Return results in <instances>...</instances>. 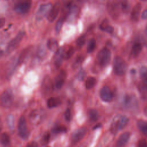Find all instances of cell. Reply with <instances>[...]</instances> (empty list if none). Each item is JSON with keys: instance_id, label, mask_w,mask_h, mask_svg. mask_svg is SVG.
Listing matches in <instances>:
<instances>
[{"instance_id": "30bf717a", "label": "cell", "mask_w": 147, "mask_h": 147, "mask_svg": "<svg viewBox=\"0 0 147 147\" xmlns=\"http://www.w3.org/2000/svg\"><path fill=\"white\" fill-rule=\"evenodd\" d=\"M87 133V128L85 127H80L74 131L71 136V141L73 144H77L81 141Z\"/></svg>"}, {"instance_id": "4316f807", "label": "cell", "mask_w": 147, "mask_h": 147, "mask_svg": "<svg viewBox=\"0 0 147 147\" xmlns=\"http://www.w3.org/2000/svg\"><path fill=\"white\" fill-rule=\"evenodd\" d=\"M88 115L89 119L91 121L95 122L98 120L99 118V113L98 111L95 109H90L88 112Z\"/></svg>"}, {"instance_id": "f35d334b", "label": "cell", "mask_w": 147, "mask_h": 147, "mask_svg": "<svg viewBox=\"0 0 147 147\" xmlns=\"http://www.w3.org/2000/svg\"><path fill=\"white\" fill-rule=\"evenodd\" d=\"M138 147H147V141L145 139L140 140L138 142Z\"/></svg>"}, {"instance_id": "f6af8a7d", "label": "cell", "mask_w": 147, "mask_h": 147, "mask_svg": "<svg viewBox=\"0 0 147 147\" xmlns=\"http://www.w3.org/2000/svg\"><path fill=\"white\" fill-rule=\"evenodd\" d=\"M100 123H99V124H98L97 125H96L95 126H94V127H93V129L94 130V129H96V128H98V127H100Z\"/></svg>"}, {"instance_id": "7402d4cb", "label": "cell", "mask_w": 147, "mask_h": 147, "mask_svg": "<svg viewBox=\"0 0 147 147\" xmlns=\"http://www.w3.org/2000/svg\"><path fill=\"white\" fill-rule=\"evenodd\" d=\"M47 47L51 51L56 52L59 48L57 41L53 38H49L47 41Z\"/></svg>"}, {"instance_id": "f907efd6", "label": "cell", "mask_w": 147, "mask_h": 147, "mask_svg": "<svg viewBox=\"0 0 147 147\" xmlns=\"http://www.w3.org/2000/svg\"><path fill=\"white\" fill-rule=\"evenodd\" d=\"M141 1H146L147 0H141Z\"/></svg>"}, {"instance_id": "8d00e7d4", "label": "cell", "mask_w": 147, "mask_h": 147, "mask_svg": "<svg viewBox=\"0 0 147 147\" xmlns=\"http://www.w3.org/2000/svg\"><path fill=\"white\" fill-rule=\"evenodd\" d=\"M86 42V37L84 35L80 36L77 40H76V44L78 47H82Z\"/></svg>"}, {"instance_id": "1f68e13d", "label": "cell", "mask_w": 147, "mask_h": 147, "mask_svg": "<svg viewBox=\"0 0 147 147\" xmlns=\"http://www.w3.org/2000/svg\"><path fill=\"white\" fill-rule=\"evenodd\" d=\"M52 131L55 134L65 133L67 131V127L63 125H57L52 128Z\"/></svg>"}, {"instance_id": "f546056e", "label": "cell", "mask_w": 147, "mask_h": 147, "mask_svg": "<svg viewBox=\"0 0 147 147\" xmlns=\"http://www.w3.org/2000/svg\"><path fill=\"white\" fill-rule=\"evenodd\" d=\"M120 6L122 11L125 13H127L130 9V5L128 0H121Z\"/></svg>"}, {"instance_id": "ee69618b", "label": "cell", "mask_w": 147, "mask_h": 147, "mask_svg": "<svg viewBox=\"0 0 147 147\" xmlns=\"http://www.w3.org/2000/svg\"><path fill=\"white\" fill-rule=\"evenodd\" d=\"M38 146V145L36 142H32V143L26 145V146H29V147H30V146Z\"/></svg>"}, {"instance_id": "d6a6232c", "label": "cell", "mask_w": 147, "mask_h": 147, "mask_svg": "<svg viewBox=\"0 0 147 147\" xmlns=\"http://www.w3.org/2000/svg\"><path fill=\"white\" fill-rule=\"evenodd\" d=\"M7 123L9 129L13 130L14 129V117L12 114L8 115L7 117Z\"/></svg>"}, {"instance_id": "c3c4849f", "label": "cell", "mask_w": 147, "mask_h": 147, "mask_svg": "<svg viewBox=\"0 0 147 147\" xmlns=\"http://www.w3.org/2000/svg\"><path fill=\"white\" fill-rule=\"evenodd\" d=\"M1 128H2V123H1V122L0 121V130H1Z\"/></svg>"}, {"instance_id": "2e32d148", "label": "cell", "mask_w": 147, "mask_h": 147, "mask_svg": "<svg viewBox=\"0 0 147 147\" xmlns=\"http://www.w3.org/2000/svg\"><path fill=\"white\" fill-rule=\"evenodd\" d=\"M60 11V6L59 4L56 3L53 5L50 10L49 14L47 16V20L49 22H52L56 18Z\"/></svg>"}, {"instance_id": "4dcf8cb0", "label": "cell", "mask_w": 147, "mask_h": 147, "mask_svg": "<svg viewBox=\"0 0 147 147\" xmlns=\"http://www.w3.org/2000/svg\"><path fill=\"white\" fill-rule=\"evenodd\" d=\"M96 47V41L94 38H91L89 40L87 47V51L88 53H91L94 51Z\"/></svg>"}, {"instance_id": "cb8c5ba5", "label": "cell", "mask_w": 147, "mask_h": 147, "mask_svg": "<svg viewBox=\"0 0 147 147\" xmlns=\"http://www.w3.org/2000/svg\"><path fill=\"white\" fill-rule=\"evenodd\" d=\"M137 127L139 130L146 136H147V122L144 120L137 121Z\"/></svg>"}, {"instance_id": "4fadbf2b", "label": "cell", "mask_w": 147, "mask_h": 147, "mask_svg": "<svg viewBox=\"0 0 147 147\" xmlns=\"http://www.w3.org/2000/svg\"><path fill=\"white\" fill-rule=\"evenodd\" d=\"M53 89V85L51 78L48 76H45L42 82V90L44 94H50Z\"/></svg>"}, {"instance_id": "9c48e42d", "label": "cell", "mask_w": 147, "mask_h": 147, "mask_svg": "<svg viewBox=\"0 0 147 147\" xmlns=\"http://www.w3.org/2000/svg\"><path fill=\"white\" fill-rule=\"evenodd\" d=\"M52 6H53L52 4L51 3H44L40 5V6L39 7L36 13V19L37 20H41L44 17L47 16L50 10H51Z\"/></svg>"}, {"instance_id": "9a60e30c", "label": "cell", "mask_w": 147, "mask_h": 147, "mask_svg": "<svg viewBox=\"0 0 147 147\" xmlns=\"http://www.w3.org/2000/svg\"><path fill=\"white\" fill-rule=\"evenodd\" d=\"M63 53H64V48H59L56 51L53 59H54V64L57 68L60 67L63 63V60L64 59Z\"/></svg>"}, {"instance_id": "603a6c76", "label": "cell", "mask_w": 147, "mask_h": 147, "mask_svg": "<svg viewBox=\"0 0 147 147\" xmlns=\"http://www.w3.org/2000/svg\"><path fill=\"white\" fill-rule=\"evenodd\" d=\"M75 52V48L72 46H69L65 49L64 48L63 57L64 60H68L70 59Z\"/></svg>"}, {"instance_id": "d590c367", "label": "cell", "mask_w": 147, "mask_h": 147, "mask_svg": "<svg viewBox=\"0 0 147 147\" xmlns=\"http://www.w3.org/2000/svg\"><path fill=\"white\" fill-rule=\"evenodd\" d=\"M64 21V18L63 17H61L57 21L56 24V26H55V29H56V32L59 33L60 32V30H61V28L63 26Z\"/></svg>"}, {"instance_id": "f1b7e54d", "label": "cell", "mask_w": 147, "mask_h": 147, "mask_svg": "<svg viewBox=\"0 0 147 147\" xmlns=\"http://www.w3.org/2000/svg\"><path fill=\"white\" fill-rule=\"evenodd\" d=\"M0 142H1V144H2L4 146L9 145L10 142V137H9V134L5 132L2 133L0 137Z\"/></svg>"}, {"instance_id": "44dd1931", "label": "cell", "mask_w": 147, "mask_h": 147, "mask_svg": "<svg viewBox=\"0 0 147 147\" xmlns=\"http://www.w3.org/2000/svg\"><path fill=\"white\" fill-rule=\"evenodd\" d=\"M61 104V100L58 98L51 97L47 100V106L49 108H54L59 106Z\"/></svg>"}, {"instance_id": "7a4b0ae2", "label": "cell", "mask_w": 147, "mask_h": 147, "mask_svg": "<svg viewBox=\"0 0 147 147\" xmlns=\"http://www.w3.org/2000/svg\"><path fill=\"white\" fill-rule=\"evenodd\" d=\"M113 71L118 76L123 75L126 71L127 65L125 61L120 56H116L113 60Z\"/></svg>"}, {"instance_id": "6da1fadb", "label": "cell", "mask_w": 147, "mask_h": 147, "mask_svg": "<svg viewBox=\"0 0 147 147\" xmlns=\"http://www.w3.org/2000/svg\"><path fill=\"white\" fill-rule=\"evenodd\" d=\"M129 118L125 115H117L113 120L110 130L113 134H117V132L123 129L127 124Z\"/></svg>"}, {"instance_id": "ac0fdd59", "label": "cell", "mask_w": 147, "mask_h": 147, "mask_svg": "<svg viewBox=\"0 0 147 147\" xmlns=\"http://www.w3.org/2000/svg\"><path fill=\"white\" fill-rule=\"evenodd\" d=\"M130 137V133L129 132H125L120 135L117 141L116 146L118 147H122L125 146L129 141Z\"/></svg>"}, {"instance_id": "d6986e66", "label": "cell", "mask_w": 147, "mask_h": 147, "mask_svg": "<svg viewBox=\"0 0 147 147\" xmlns=\"http://www.w3.org/2000/svg\"><path fill=\"white\" fill-rule=\"evenodd\" d=\"M29 118L33 124H37L42 120V115L38 110H34L31 112Z\"/></svg>"}, {"instance_id": "bcb514c9", "label": "cell", "mask_w": 147, "mask_h": 147, "mask_svg": "<svg viewBox=\"0 0 147 147\" xmlns=\"http://www.w3.org/2000/svg\"><path fill=\"white\" fill-rule=\"evenodd\" d=\"M3 51H2V49H0V57H1L2 56V55H3Z\"/></svg>"}, {"instance_id": "60d3db41", "label": "cell", "mask_w": 147, "mask_h": 147, "mask_svg": "<svg viewBox=\"0 0 147 147\" xmlns=\"http://www.w3.org/2000/svg\"><path fill=\"white\" fill-rule=\"evenodd\" d=\"M141 17L142 19H144V20L147 19V9H146L145 10H144V11L142 13Z\"/></svg>"}, {"instance_id": "277c9868", "label": "cell", "mask_w": 147, "mask_h": 147, "mask_svg": "<svg viewBox=\"0 0 147 147\" xmlns=\"http://www.w3.org/2000/svg\"><path fill=\"white\" fill-rule=\"evenodd\" d=\"M32 2V0H17L14 5V10L18 14H25L30 10Z\"/></svg>"}, {"instance_id": "681fc988", "label": "cell", "mask_w": 147, "mask_h": 147, "mask_svg": "<svg viewBox=\"0 0 147 147\" xmlns=\"http://www.w3.org/2000/svg\"><path fill=\"white\" fill-rule=\"evenodd\" d=\"M145 33H146V34H147V25H146V28H145Z\"/></svg>"}, {"instance_id": "e0dca14e", "label": "cell", "mask_w": 147, "mask_h": 147, "mask_svg": "<svg viewBox=\"0 0 147 147\" xmlns=\"http://www.w3.org/2000/svg\"><path fill=\"white\" fill-rule=\"evenodd\" d=\"M141 10V4L140 3H137L133 7L130 15V18L132 21L137 22L138 21L140 12Z\"/></svg>"}, {"instance_id": "ba28073f", "label": "cell", "mask_w": 147, "mask_h": 147, "mask_svg": "<svg viewBox=\"0 0 147 147\" xmlns=\"http://www.w3.org/2000/svg\"><path fill=\"white\" fill-rule=\"evenodd\" d=\"M24 36L25 33L24 32H20L16 36L9 42L6 48L7 52L8 53L13 52L19 45Z\"/></svg>"}, {"instance_id": "ab89813d", "label": "cell", "mask_w": 147, "mask_h": 147, "mask_svg": "<svg viewBox=\"0 0 147 147\" xmlns=\"http://www.w3.org/2000/svg\"><path fill=\"white\" fill-rule=\"evenodd\" d=\"M71 117V110L69 109H67L65 112V118L66 121H69Z\"/></svg>"}, {"instance_id": "83f0119b", "label": "cell", "mask_w": 147, "mask_h": 147, "mask_svg": "<svg viewBox=\"0 0 147 147\" xmlns=\"http://www.w3.org/2000/svg\"><path fill=\"white\" fill-rule=\"evenodd\" d=\"M96 82V79L94 77H88L85 82V87L87 89H91L94 87Z\"/></svg>"}, {"instance_id": "ffe728a7", "label": "cell", "mask_w": 147, "mask_h": 147, "mask_svg": "<svg viewBox=\"0 0 147 147\" xmlns=\"http://www.w3.org/2000/svg\"><path fill=\"white\" fill-rule=\"evenodd\" d=\"M140 75L142 80L141 85L147 88V67L142 66L140 69Z\"/></svg>"}, {"instance_id": "e575fe53", "label": "cell", "mask_w": 147, "mask_h": 147, "mask_svg": "<svg viewBox=\"0 0 147 147\" xmlns=\"http://www.w3.org/2000/svg\"><path fill=\"white\" fill-rule=\"evenodd\" d=\"M29 52V50H27V49H24L20 54L18 60H17V63H18V64L20 65V64H22L23 63V61H24L26 56H27L28 55V53Z\"/></svg>"}, {"instance_id": "7c38bea8", "label": "cell", "mask_w": 147, "mask_h": 147, "mask_svg": "<svg viewBox=\"0 0 147 147\" xmlns=\"http://www.w3.org/2000/svg\"><path fill=\"white\" fill-rule=\"evenodd\" d=\"M99 95L101 99L106 102L111 101L114 96L113 93L108 86L103 87L100 90Z\"/></svg>"}, {"instance_id": "836d02e7", "label": "cell", "mask_w": 147, "mask_h": 147, "mask_svg": "<svg viewBox=\"0 0 147 147\" xmlns=\"http://www.w3.org/2000/svg\"><path fill=\"white\" fill-rule=\"evenodd\" d=\"M50 137H51V135H50V133L48 132V131H47L45 132L42 138H41V144L42 145H47L49 142V140H50Z\"/></svg>"}, {"instance_id": "8992f818", "label": "cell", "mask_w": 147, "mask_h": 147, "mask_svg": "<svg viewBox=\"0 0 147 147\" xmlns=\"http://www.w3.org/2000/svg\"><path fill=\"white\" fill-rule=\"evenodd\" d=\"M14 101V95L10 89L5 90L1 95L0 102L4 107H9Z\"/></svg>"}, {"instance_id": "7bdbcfd3", "label": "cell", "mask_w": 147, "mask_h": 147, "mask_svg": "<svg viewBox=\"0 0 147 147\" xmlns=\"http://www.w3.org/2000/svg\"><path fill=\"white\" fill-rule=\"evenodd\" d=\"M5 24V19L4 18H0V28H2Z\"/></svg>"}, {"instance_id": "74e56055", "label": "cell", "mask_w": 147, "mask_h": 147, "mask_svg": "<svg viewBox=\"0 0 147 147\" xmlns=\"http://www.w3.org/2000/svg\"><path fill=\"white\" fill-rule=\"evenodd\" d=\"M86 72L84 70L82 69L79 72V73L78 74V79L79 80H83L84 79V78L86 77Z\"/></svg>"}, {"instance_id": "8fae6325", "label": "cell", "mask_w": 147, "mask_h": 147, "mask_svg": "<svg viewBox=\"0 0 147 147\" xmlns=\"http://www.w3.org/2000/svg\"><path fill=\"white\" fill-rule=\"evenodd\" d=\"M107 9L110 16L114 20L118 18L119 15V5L115 2H110L107 3Z\"/></svg>"}, {"instance_id": "7dc6e473", "label": "cell", "mask_w": 147, "mask_h": 147, "mask_svg": "<svg viewBox=\"0 0 147 147\" xmlns=\"http://www.w3.org/2000/svg\"><path fill=\"white\" fill-rule=\"evenodd\" d=\"M144 111H145V114L147 115V106H146V107L145 108Z\"/></svg>"}, {"instance_id": "d4e9b609", "label": "cell", "mask_w": 147, "mask_h": 147, "mask_svg": "<svg viewBox=\"0 0 147 147\" xmlns=\"http://www.w3.org/2000/svg\"><path fill=\"white\" fill-rule=\"evenodd\" d=\"M142 49V44L140 42H136L133 44L132 47V54L133 56L136 57L139 55Z\"/></svg>"}, {"instance_id": "5b68a950", "label": "cell", "mask_w": 147, "mask_h": 147, "mask_svg": "<svg viewBox=\"0 0 147 147\" xmlns=\"http://www.w3.org/2000/svg\"><path fill=\"white\" fill-rule=\"evenodd\" d=\"M122 105L126 109L134 110L138 107V101L135 96L127 94L123 96Z\"/></svg>"}, {"instance_id": "3957f363", "label": "cell", "mask_w": 147, "mask_h": 147, "mask_svg": "<svg viewBox=\"0 0 147 147\" xmlns=\"http://www.w3.org/2000/svg\"><path fill=\"white\" fill-rule=\"evenodd\" d=\"M111 52L107 48H103L98 53L96 59L98 62L102 67L107 65L111 59Z\"/></svg>"}, {"instance_id": "5bb4252c", "label": "cell", "mask_w": 147, "mask_h": 147, "mask_svg": "<svg viewBox=\"0 0 147 147\" xmlns=\"http://www.w3.org/2000/svg\"><path fill=\"white\" fill-rule=\"evenodd\" d=\"M67 78V73L64 70H61L55 79V86L57 88H61L64 84Z\"/></svg>"}, {"instance_id": "b9f144b4", "label": "cell", "mask_w": 147, "mask_h": 147, "mask_svg": "<svg viewBox=\"0 0 147 147\" xmlns=\"http://www.w3.org/2000/svg\"><path fill=\"white\" fill-rule=\"evenodd\" d=\"M82 60H83V59L82 58V57H78V58L76 59L74 64L76 65H79L78 64H80V63L82 62Z\"/></svg>"}, {"instance_id": "52a82bcc", "label": "cell", "mask_w": 147, "mask_h": 147, "mask_svg": "<svg viewBox=\"0 0 147 147\" xmlns=\"http://www.w3.org/2000/svg\"><path fill=\"white\" fill-rule=\"evenodd\" d=\"M18 130L19 135L22 139L26 140L28 138L29 133L28 129L26 120L24 116L20 117L19 119L18 124Z\"/></svg>"}, {"instance_id": "484cf974", "label": "cell", "mask_w": 147, "mask_h": 147, "mask_svg": "<svg viewBox=\"0 0 147 147\" xmlns=\"http://www.w3.org/2000/svg\"><path fill=\"white\" fill-rule=\"evenodd\" d=\"M99 28L102 30L109 33H112L114 32L113 27L108 25L106 20H105L102 22V24L99 26Z\"/></svg>"}]
</instances>
